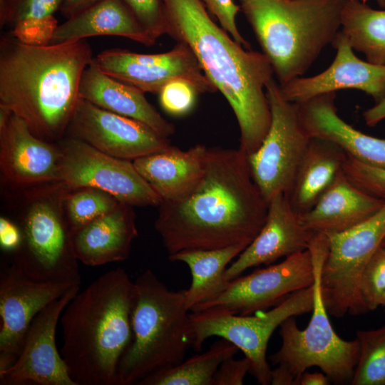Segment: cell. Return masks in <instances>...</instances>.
<instances>
[{"instance_id": "cell-9", "label": "cell", "mask_w": 385, "mask_h": 385, "mask_svg": "<svg viewBox=\"0 0 385 385\" xmlns=\"http://www.w3.org/2000/svg\"><path fill=\"white\" fill-rule=\"evenodd\" d=\"M314 288L297 291L267 311L254 316L236 314L222 307H210L190 314L194 350L200 351L205 340L220 337L240 349L250 364V373L262 385L271 384L272 369L266 354L270 338L291 317L313 309Z\"/></svg>"}, {"instance_id": "cell-16", "label": "cell", "mask_w": 385, "mask_h": 385, "mask_svg": "<svg viewBox=\"0 0 385 385\" xmlns=\"http://www.w3.org/2000/svg\"><path fill=\"white\" fill-rule=\"evenodd\" d=\"M79 288H71L34 317L18 358L0 371L1 385H76L58 350L56 332L65 307Z\"/></svg>"}, {"instance_id": "cell-22", "label": "cell", "mask_w": 385, "mask_h": 385, "mask_svg": "<svg viewBox=\"0 0 385 385\" xmlns=\"http://www.w3.org/2000/svg\"><path fill=\"white\" fill-rule=\"evenodd\" d=\"M137 236L133 206L122 202L109 212L71 232L76 258L91 267L126 260Z\"/></svg>"}, {"instance_id": "cell-30", "label": "cell", "mask_w": 385, "mask_h": 385, "mask_svg": "<svg viewBox=\"0 0 385 385\" xmlns=\"http://www.w3.org/2000/svg\"><path fill=\"white\" fill-rule=\"evenodd\" d=\"M239 349L221 338L210 349L170 368L150 374L137 385H212L220 365Z\"/></svg>"}, {"instance_id": "cell-28", "label": "cell", "mask_w": 385, "mask_h": 385, "mask_svg": "<svg viewBox=\"0 0 385 385\" xmlns=\"http://www.w3.org/2000/svg\"><path fill=\"white\" fill-rule=\"evenodd\" d=\"M246 247L238 245L187 250L168 255L170 261L184 262L190 270L191 284L185 290V305L190 312L225 291L230 282L225 277L227 265Z\"/></svg>"}, {"instance_id": "cell-11", "label": "cell", "mask_w": 385, "mask_h": 385, "mask_svg": "<svg viewBox=\"0 0 385 385\" xmlns=\"http://www.w3.org/2000/svg\"><path fill=\"white\" fill-rule=\"evenodd\" d=\"M272 121L260 148L247 156L252 178L269 202L287 194L311 137L304 129L297 103L286 100L274 78L266 86Z\"/></svg>"}, {"instance_id": "cell-13", "label": "cell", "mask_w": 385, "mask_h": 385, "mask_svg": "<svg viewBox=\"0 0 385 385\" xmlns=\"http://www.w3.org/2000/svg\"><path fill=\"white\" fill-rule=\"evenodd\" d=\"M314 281L312 260L307 249L286 257L278 264L236 277L221 294L192 312L222 307L236 314L249 315L276 306L291 294L311 287Z\"/></svg>"}, {"instance_id": "cell-7", "label": "cell", "mask_w": 385, "mask_h": 385, "mask_svg": "<svg viewBox=\"0 0 385 385\" xmlns=\"http://www.w3.org/2000/svg\"><path fill=\"white\" fill-rule=\"evenodd\" d=\"M329 247L328 237L315 232L308 250L312 256L314 281L312 314L301 330L291 317L279 326L282 345L269 359L275 366L271 372L272 385H297L301 375L317 366L334 384H351L359 356L356 339L346 341L334 332L325 307L320 286L321 271Z\"/></svg>"}, {"instance_id": "cell-8", "label": "cell", "mask_w": 385, "mask_h": 385, "mask_svg": "<svg viewBox=\"0 0 385 385\" xmlns=\"http://www.w3.org/2000/svg\"><path fill=\"white\" fill-rule=\"evenodd\" d=\"M61 182L6 190L14 221L22 233L11 264L38 279L81 284L64 210L68 191Z\"/></svg>"}, {"instance_id": "cell-1", "label": "cell", "mask_w": 385, "mask_h": 385, "mask_svg": "<svg viewBox=\"0 0 385 385\" xmlns=\"http://www.w3.org/2000/svg\"><path fill=\"white\" fill-rule=\"evenodd\" d=\"M155 222L169 255L187 250L247 247L263 227L268 202L240 149L207 148L202 177L183 199L162 201Z\"/></svg>"}, {"instance_id": "cell-41", "label": "cell", "mask_w": 385, "mask_h": 385, "mask_svg": "<svg viewBox=\"0 0 385 385\" xmlns=\"http://www.w3.org/2000/svg\"><path fill=\"white\" fill-rule=\"evenodd\" d=\"M22 243V233L18 225L9 217H0V246L6 252H15Z\"/></svg>"}, {"instance_id": "cell-23", "label": "cell", "mask_w": 385, "mask_h": 385, "mask_svg": "<svg viewBox=\"0 0 385 385\" xmlns=\"http://www.w3.org/2000/svg\"><path fill=\"white\" fill-rule=\"evenodd\" d=\"M207 148L197 144L183 150L170 145L133 163L162 201L175 202L188 196L200 181Z\"/></svg>"}, {"instance_id": "cell-39", "label": "cell", "mask_w": 385, "mask_h": 385, "mask_svg": "<svg viewBox=\"0 0 385 385\" xmlns=\"http://www.w3.org/2000/svg\"><path fill=\"white\" fill-rule=\"evenodd\" d=\"M207 9L220 22V26L227 31L232 38L247 49L251 46L240 34L237 24L236 16L241 10L234 0H201Z\"/></svg>"}, {"instance_id": "cell-35", "label": "cell", "mask_w": 385, "mask_h": 385, "mask_svg": "<svg viewBox=\"0 0 385 385\" xmlns=\"http://www.w3.org/2000/svg\"><path fill=\"white\" fill-rule=\"evenodd\" d=\"M360 290L369 312L380 306L385 290V246L381 245L366 265L361 278Z\"/></svg>"}, {"instance_id": "cell-15", "label": "cell", "mask_w": 385, "mask_h": 385, "mask_svg": "<svg viewBox=\"0 0 385 385\" xmlns=\"http://www.w3.org/2000/svg\"><path fill=\"white\" fill-rule=\"evenodd\" d=\"M68 282L31 277L12 264L0 278V371L18 358L34 317L71 288Z\"/></svg>"}, {"instance_id": "cell-34", "label": "cell", "mask_w": 385, "mask_h": 385, "mask_svg": "<svg viewBox=\"0 0 385 385\" xmlns=\"http://www.w3.org/2000/svg\"><path fill=\"white\" fill-rule=\"evenodd\" d=\"M343 173L351 183L364 192L385 200V167L368 165L347 155Z\"/></svg>"}, {"instance_id": "cell-10", "label": "cell", "mask_w": 385, "mask_h": 385, "mask_svg": "<svg viewBox=\"0 0 385 385\" xmlns=\"http://www.w3.org/2000/svg\"><path fill=\"white\" fill-rule=\"evenodd\" d=\"M327 236L329 247L320 286L329 314L341 318L367 313L360 282L366 265L385 238V204L354 227Z\"/></svg>"}, {"instance_id": "cell-17", "label": "cell", "mask_w": 385, "mask_h": 385, "mask_svg": "<svg viewBox=\"0 0 385 385\" xmlns=\"http://www.w3.org/2000/svg\"><path fill=\"white\" fill-rule=\"evenodd\" d=\"M113 157L134 160L170 145L148 125L102 109L79 97L66 135Z\"/></svg>"}, {"instance_id": "cell-47", "label": "cell", "mask_w": 385, "mask_h": 385, "mask_svg": "<svg viewBox=\"0 0 385 385\" xmlns=\"http://www.w3.org/2000/svg\"><path fill=\"white\" fill-rule=\"evenodd\" d=\"M381 245L382 246H385V238L384 239L382 243H381Z\"/></svg>"}, {"instance_id": "cell-5", "label": "cell", "mask_w": 385, "mask_h": 385, "mask_svg": "<svg viewBox=\"0 0 385 385\" xmlns=\"http://www.w3.org/2000/svg\"><path fill=\"white\" fill-rule=\"evenodd\" d=\"M279 85L302 76L341 30L346 0H239Z\"/></svg>"}, {"instance_id": "cell-37", "label": "cell", "mask_w": 385, "mask_h": 385, "mask_svg": "<svg viewBox=\"0 0 385 385\" xmlns=\"http://www.w3.org/2000/svg\"><path fill=\"white\" fill-rule=\"evenodd\" d=\"M146 34L154 41L167 34L163 0H123Z\"/></svg>"}, {"instance_id": "cell-19", "label": "cell", "mask_w": 385, "mask_h": 385, "mask_svg": "<svg viewBox=\"0 0 385 385\" xmlns=\"http://www.w3.org/2000/svg\"><path fill=\"white\" fill-rule=\"evenodd\" d=\"M332 44L337 51L332 64L317 75L298 77L279 85L283 97L299 103L319 95L356 89L370 96L375 103L382 101L385 98V65L357 57L341 30Z\"/></svg>"}, {"instance_id": "cell-6", "label": "cell", "mask_w": 385, "mask_h": 385, "mask_svg": "<svg viewBox=\"0 0 385 385\" xmlns=\"http://www.w3.org/2000/svg\"><path fill=\"white\" fill-rule=\"evenodd\" d=\"M135 284L132 340L118 366V385H137L150 374L180 364L192 344L185 290H170L150 270Z\"/></svg>"}, {"instance_id": "cell-45", "label": "cell", "mask_w": 385, "mask_h": 385, "mask_svg": "<svg viewBox=\"0 0 385 385\" xmlns=\"http://www.w3.org/2000/svg\"><path fill=\"white\" fill-rule=\"evenodd\" d=\"M362 2L366 3L368 0H361ZM378 5L381 8H385V0H374Z\"/></svg>"}, {"instance_id": "cell-46", "label": "cell", "mask_w": 385, "mask_h": 385, "mask_svg": "<svg viewBox=\"0 0 385 385\" xmlns=\"http://www.w3.org/2000/svg\"><path fill=\"white\" fill-rule=\"evenodd\" d=\"M380 306H382L384 307V312H385V290L384 293L381 295V299H380Z\"/></svg>"}, {"instance_id": "cell-38", "label": "cell", "mask_w": 385, "mask_h": 385, "mask_svg": "<svg viewBox=\"0 0 385 385\" xmlns=\"http://www.w3.org/2000/svg\"><path fill=\"white\" fill-rule=\"evenodd\" d=\"M58 25L53 16L42 19H28L16 24L10 31L21 41L32 45L51 43Z\"/></svg>"}, {"instance_id": "cell-32", "label": "cell", "mask_w": 385, "mask_h": 385, "mask_svg": "<svg viewBox=\"0 0 385 385\" xmlns=\"http://www.w3.org/2000/svg\"><path fill=\"white\" fill-rule=\"evenodd\" d=\"M119 202L112 195L94 188L68 189L64 210L70 232L109 212Z\"/></svg>"}, {"instance_id": "cell-31", "label": "cell", "mask_w": 385, "mask_h": 385, "mask_svg": "<svg viewBox=\"0 0 385 385\" xmlns=\"http://www.w3.org/2000/svg\"><path fill=\"white\" fill-rule=\"evenodd\" d=\"M359 356L351 385H385V325L357 330Z\"/></svg>"}, {"instance_id": "cell-27", "label": "cell", "mask_w": 385, "mask_h": 385, "mask_svg": "<svg viewBox=\"0 0 385 385\" xmlns=\"http://www.w3.org/2000/svg\"><path fill=\"white\" fill-rule=\"evenodd\" d=\"M97 36L125 37L145 46L155 42L143 29L123 0H101L58 25L50 43Z\"/></svg>"}, {"instance_id": "cell-43", "label": "cell", "mask_w": 385, "mask_h": 385, "mask_svg": "<svg viewBox=\"0 0 385 385\" xmlns=\"http://www.w3.org/2000/svg\"><path fill=\"white\" fill-rule=\"evenodd\" d=\"M365 123L370 127L376 125L385 119V98L363 113Z\"/></svg>"}, {"instance_id": "cell-18", "label": "cell", "mask_w": 385, "mask_h": 385, "mask_svg": "<svg viewBox=\"0 0 385 385\" xmlns=\"http://www.w3.org/2000/svg\"><path fill=\"white\" fill-rule=\"evenodd\" d=\"M61 163L58 143L38 138L12 113L0 115V172L4 190L58 182Z\"/></svg>"}, {"instance_id": "cell-2", "label": "cell", "mask_w": 385, "mask_h": 385, "mask_svg": "<svg viewBox=\"0 0 385 385\" xmlns=\"http://www.w3.org/2000/svg\"><path fill=\"white\" fill-rule=\"evenodd\" d=\"M163 1L167 34L190 49L206 77L226 98L240 128L239 149L252 155L272 121L266 94L274 74L270 60L235 41L213 21L201 0Z\"/></svg>"}, {"instance_id": "cell-44", "label": "cell", "mask_w": 385, "mask_h": 385, "mask_svg": "<svg viewBox=\"0 0 385 385\" xmlns=\"http://www.w3.org/2000/svg\"><path fill=\"white\" fill-rule=\"evenodd\" d=\"M331 381L328 376L320 372L304 371L299 377L297 385H329Z\"/></svg>"}, {"instance_id": "cell-12", "label": "cell", "mask_w": 385, "mask_h": 385, "mask_svg": "<svg viewBox=\"0 0 385 385\" xmlns=\"http://www.w3.org/2000/svg\"><path fill=\"white\" fill-rule=\"evenodd\" d=\"M57 143L61 152L59 180L68 189L94 188L133 207L159 206L162 202L132 160L111 156L71 137Z\"/></svg>"}, {"instance_id": "cell-4", "label": "cell", "mask_w": 385, "mask_h": 385, "mask_svg": "<svg viewBox=\"0 0 385 385\" xmlns=\"http://www.w3.org/2000/svg\"><path fill=\"white\" fill-rule=\"evenodd\" d=\"M136 298L135 281L118 267L66 305L60 319V352L76 385H118V366L132 340Z\"/></svg>"}, {"instance_id": "cell-20", "label": "cell", "mask_w": 385, "mask_h": 385, "mask_svg": "<svg viewBox=\"0 0 385 385\" xmlns=\"http://www.w3.org/2000/svg\"><path fill=\"white\" fill-rule=\"evenodd\" d=\"M314 232L302 224L300 215L291 207L285 194L274 195L268 202L263 227L252 242L227 267L231 281L248 268L269 265L282 257L306 250Z\"/></svg>"}, {"instance_id": "cell-40", "label": "cell", "mask_w": 385, "mask_h": 385, "mask_svg": "<svg viewBox=\"0 0 385 385\" xmlns=\"http://www.w3.org/2000/svg\"><path fill=\"white\" fill-rule=\"evenodd\" d=\"M250 369V364L245 356L240 359L230 357L220 365L214 376L212 385H242Z\"/></svg>"}, {"instance_id": "cell-33", "label": "cell", "mask_w": 385, "mask_h": 385, "mask_svg": "<svg viewBox=\"0 0 385 385\" xmlns=\"http://www.w3.org/2000/svg\"><path fill=\"white\" fill-rule=\"evenodd\" d=\"M63 0H0L1 26L11 29L28 19H42L53 16Z\"/></svg>"}, {"instance_id": "cell-14", "label": "cell", "mask_w": 385, "mask_h": 385, "mask_svg": "<svg viewBox=\"0 0 385 385\" xmlns=\"http://www.w3.org/2000/svg\"><path fill=\"white\" fill-rule=\"evenodd\" d=\"M93 61L106 74L143 93H158L165 84L178 78L192 82L200 93L217 91L193 53L180 43L169 51L154 54L120 48L104 50Z\"/></svg>"}, {"instance_id": "cell-42", "label": "cell", "mask_w": 385, "mask_h": 385, "mask_svg": "<svg viewBox=\"0 0 385 385\" xmlns=\"http://www.w3.org/2000/svg\"><path fill=\"white\" fill-rule=\"evenodd\" d=\"M101 0H63L60 8L61 14L69 19Z\"/></svg>"}, {"instance_id": "cell-26", "label": "cell", "mask_w": 385, "mask_h": 385, "mask_svg": "<svg viewBox=\"0 0 385 385\" xmlns=\"http://www.w3.org/2000/svg\"><path fill=\"white\" fill-rule=\"evenodd\" d=\"M347 155L336 143L311 138L292 185L286 194L299 215L308 212L342 173Z\"/></svg>"}, {"instance_id": "cell-36", "label": "cell", "mask_w": 385, "mask_h": 385, "mask_svg": "<svg viewBox=\"0 0 385 385\" xmlns=\"http://www.w3.org/2000/svg\"><path fill=\"white\" fill-rule=\"evenodd\" d=\"M199 93V90L192 82L178 78L170 81L161 88L158 93L159 101L165 112L180 116L192 109Z\"/></svg>"}, {"instance_id": "cell-21", "label": "cell", "mask_w": 385, "mask_h": 385, "mask_svg": "<svg viewBox=\"0 0 385 385\" xmlns=\"http://www.w3.org/2000/svg\"><path fill=\"white\" fill-rule=\"evenodd\" d=\"M336 93L313 97L298 103L301 122L311 138L332 141L347 155L361 163L385 167V139L354 128L338 115Z\"/></svg>"}, {"instance_id": "cell-24", "label": "cell", "mask_w": 385, "mask_h": 385, "mask_svg": "<svg viewBox=\"0 0 385 385\" xmlns=\"http://www.w3.org/2000/svg\"><path fill=\"white\" fill-rule=\"evenodd\" d=\"M143 91L103 73L93 60L82 74L79 97L106 111L138 120L168 138L174 125L147 101Z\"/></svg>"}, {"instance_id": "cell-29", "label": "cell", "mask_w": 385, "mask_h": 385, "mask_svg": "<svg viewBox=\"0 0 385 385\" xmlns=\"http://www.w3.org/2000/svg\"><path fill=\"white\" fill-rule=\"evenodd\" d=\"M341 31L367 61L385 65V9H374L361 0H346Z\"/></svg>"}, {"instance_id": "cell-25", "label": "cell", "mask_w": 385, "mask_h": 385, "mask_svg": "<svg viewBox=\"0 0 385 385\" xmlns=\"http://www.w3.org/2000/svg\"><path fill=\"white\" fill-rule=\"evenodd\" d=\"M385 200L371 196L341 173L316 204L300 215L303 225L326 235L346 231L374 215Z\"/></svg>"}, {"instance_id": "cell-3", "label": "cell", "mask_w": 385, "mask_h": 385, "mask_svg": "<svg viewBox=\"0 0 385 385\" xmlns=\"http://www.w3.org/2000/svg\"><path fill=\"white\" fill-rule=\"evenodd\" d=\"M93 60L86 39L32 45L11 32L0 40V108L20 118L38 138L57 143L79 98L85 68Z\"/></svg>"}]
</instances>
